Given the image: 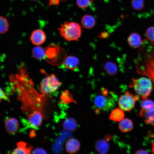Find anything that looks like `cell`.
Masks as SVG:
<instances>
[{
  "mask_svg": "<svg viewBox=\"0 0 154 154\" xmlns=\"http://www.w3.org/2000/svg\"><path fill=\"white\" fill-rule=\"evenodd\" d=\"M62 127L65 129L73 132L77 129L78 125L75 119L72 117H69L64 120L62 124Z\"/></svg>",
  "mask_w": 154,
  "mask_h": 154,
  "instance_id": "16",
  "label": "cell"
},
{
  "mask_svg": "<svg viewBox=\"0 0 154 154\" xmlns=\"http://www.w3.org/2000/svg\"><path fill=\"white\" fill-rule=\"evenodd\" d=\"M60 35L68 41H78L81 37L82 27L78 23L66 21L58 29Z\"/></svg>",
  "mask_w": 154,
  "mask_h": 154,
  "instance_id": "3",
  "label": "cell"
},
{
  "mask_svg": "<svg viewBox=\"0 0 154 154\" xmlns=\"http://www.w3.org/2000/svg\"><path fill=\"white\" fill-rule=\"evenodd\" d=\"M107 96L102 94L96 95L94 97L93 103L97 108L107 111L113 107L114 101L113 99Z\"/></svg>",
  "mask_w": 154,
  "mask_h": 154,
  "instance_id": "7",
  "label": "cell"
},
{
  "mask_svg": "<svg viewBox=\"0 0 154 154\" xmlns=\"http://www.w3.org/2000/svg\"><path fill=\"white\" fill-rule=\"evenodd\" d=\"M109 35V33L106 31H104L101 33L99 36V38H107Z\"/></svg>",
  "mask_w": 154,
  "mask_h": 154,
  "instance_id": "32",
  "label": "cell"
},
{
  "mask_svg": "<svg viewBox=\"0 0 154 154\" xmlns=\"http://www.w3.org/2000/svg\"><path fill=\"white\" fill-rule=\"evenodd\" d=\"M31 0L33 1H37L39 0Z\"/></svg>",
  "mask_w": 154,
  "mask_h": 154,
  "instance_id": "37",
  "label": "cell"
},
{
  "mask_svg": "<svg viewBox=\"0 0 154 154\" xmlns=\"http://www.w3.org/2000/svg\"><path fill=\"white\" fill-rule=\"evenodd\" d=\"M141 106L142 108L147 110H151L154 108V103L150 99H146L141 102Z\"/></svg>",
  "mask_w": 154,
  "mask_h": 154,
  "instance_id": "25",
  "label": "cell"
},
{
  "mask_svg": "<svg viewBox=\"0 0 154 154\" xmlns=\"http://www.w3.org/2000/svg\"><path fill=\"white\" fill-rule=\"evenodd\" d=\"M151 152L153 154H154V142L152 143V150Z\"/></svg>",
  "mask_w": 154,
  "mask_h": 154,
  "instance_id": "34",
  "label": "cell"
},
{
  "mask_svg": "<svg viewBox=\"0 0 154 154\" xmlns=\"http://www.w3.org/2000/svg\"><path fill=\"white\" fill-rule=\"evenodd\" d=\"M76 2L79 7L84 9L86 8L89 6L90 0H76Z\"/></svg>",
  "mask_w": 154,
  "mask_h": 154,
  "instance_id": "28",
  "label": "cell"
},
{
  "mask_svg": "<svg viewBox=\"0 0 154 154\" xmlns=\"http://www.w3.org/2000/svg\"><path fill=\"white\" fill-rule=\"evenodd\" d=\"M105 70L107 74L113 76L116 74L117 71V67L116 65L114 62H108L105 66Z\"/></svg>",
  "mask_w": 154,
  "mask_h": 154,
  "instance_id": "22",
  "label": "cell"
},
{
  "mask_svg": "<svg viewBox=\"0 0 154 154\" xmlns=\"http://www.w3.org/2000/svg\"><path fill=\"white\" fill-rule=\"evenodd\" d=\"M49 1V6L51 5H58L60 3V0H48Z\"/></svg>",
  "mask_w": 154,
  "mask_h": 154,
  "instance_id": "31",
  "label": "cell"
},
{
  "mask_svg": "<svg viewBox=\"0 0 154 154\" xmlns=\"http://www.w3.org/2000/svg\"><path fill=\"white\" fill-rule=\"evenodd\" d=\"M5 124L6 131L11 134L17 133L19 127V121L13 117L7 118L5 121Z\"/></svg>",
  "mask_w": 154,
  "mask_h": 154,
  "instance_id": "9",
  "label": "cell"
},
{
  "mask_svg": "<svg viewBox=\"0 0 154 154\" xmlns=\"http://www.w3.org/2000/svg\"><path fill=\"white\" fill-rule=\"evenodd\" d=\"M147 152L145 150L140 149L137 151L135 154H148Z\"/></svg>",
  "mask_w": 154,
  "mask_h": 154,
  "instance_id": "33",
  "label": "cell"
},
{
  "mask_svg": "<svg viewBox=\"0 0 154 154\" xmlns=\"http://www.w3.org/2000/svg\"><path fill=\"white\" fill-rule=\"evenodd\" d=\"M131 4L133 8L136 10L142 9L144 6L143 0H132Z\"/></svg>",
  "mask_w": 154,
  "mask_h": 154,
  "instance_id": "26",
  "label": "cell"
},
{
  "mask_svg": "<svg viewBox=\"0 0 154 154\" xmlns=\"http://www.w3.org/2000/svg\"><path fill=\"white\" fill-rule=\"evenodd\" d=\"M146 35L149 40L154 43V27H150L147 29Z\"/></svg>",
  "mask_w": 154,
  "mask_h": 154,
  "instance_id": "27",
  "label": "cell"
},
{
  "mask_svg": "<svg viewBox=\"0 0 154 154\" xmlns=\"http://www.w3.org/2000/svg\"><path fill=\"white\" fill-rule=\"evenodd\" d=\"M128 44L131 47L136 48L140 47L141 44V40L138 34L133 33L128 37L127 38Z\"/></svg>",
  "mask_w": 154,
  "mask_h": 154,
  "instance_id": "14",
  "label": "cell"
},
{
  "mask_svg": "<svg viewBox=\"0 0 154 154\" xmlns=\"http://www.w3.org/2000/svg\"><path fill=\"white\" fill-rule=\"evenodd\" d=\"M61 98L64 103L66 104H68L72 102L76 103V102L73 98L72 95L67 90L62 93Z\"/></svg>",
  "mask_w": 154,
  "mask_h": 154,
  "instance_id": "23",
  "label": "cell"
},
{
  "mask_svg": "<svg viewBox=\"0 0 154 154\" xmlns=\"http://www.w3.org/2000/svg\"><path fill=\"white\" fill-rule=\"evenodd\" d=\"M106 139H100L97 141L95 145L96 150L100 153L105 154L109 149V145Z\"/></svg>",
  "mask_w": 154,
  "mask_h": 154,
  "instance_id": "17",
  "label": "cell"
},
{
  "mask_svg": "<svg viewBox=\"0 0 154 154\" xmlns=\"http://www.w3.org/2000/svg\"><path fill=\"white\" fill-rule=\"evenodd\" d=\"M33 57L38 60L44 59L45 56L44 49L40 46L34 48L32 50Z\"/></svg>",
  "mask_w": 154,
  "mask_h": 154,
  "instance_id": "21",
  "label": "cell"
},
{
  "mask_svg": "<svg viewBox=\"0 0 154 154\" xmlns=\"http://www.w3.org/2000/svg\"><path fill=\"white\" fill-rule=\"evenodd\" d=\"M60 1L62 2H64L66 1V0H60Z\"/></svg>",
  "mask_w": 154,
  "mask_h": 154,
  "instance_id": "36",
  "label": "cell"
},
{
  "mask_svg": "<svg viewBox=\"0 0 154 154\" xmlns=\"http://www.w3.org/2000/svg\"><path fill=\"white\" fill-rule=\"evenodd\" d=\"M17 147L11 153V154H28L31 153L33 149L31 145H29L24 142L20 141L17 143Z\"/></svg>",
  "mask_w": 154,
  "mask_h": 154,
  "instance_id": "13",
  "label": "cell"
},
{
  "mask_svg": "<svg viewBox=\"0 0 154 154\" xmlns=\"http://www.w3.org/2000/svg\"><path fill=\"white\" fill-rule=\"evenodd\" d=\"M46 151L42 148H37L33 151V154H46Z\"/></svg>",
  "mask_w": 154,
  "mask_h": 154,
  "instance_id": "29",
  "label": "cell"
},
{
  "mask_svg": "<svg viewBox=\"0 0 154 154\" xmlns=\"http://www.w3.org/2000/svg\"><path fill=\"white\" fill-rule=\"evenodd\" d=\"M139 115L144 119V121L147 124H149L154 127V108L151 110L143 108L140 110Z\"/></svg>",
  "mask_w": 154,
  "mask_h": 154,
  "instance_id": "12",
  "label": "cell"
},
{
  "mask_svg": "<svg viewBox=\"0 0 154 154\" xmlns=\"http://www.w3.org/2000/svg\"><path fill=\"white\" fill-rule=\"evenodd\" d=\"M61 85L55 76L52 74L42 79L40 84V91L45 96L57 91Z\"/></svg>",
  "mask_w": 154,
  "mask_h": 154,
  "instance_id": "5",
  "label": "cell"
},
{
  "mask_svg": "<svg viewBox=\"0 0 154 154\" xmlns=\"http://www.w3.org/2000/svg\"><path fill=\"white\" fill-rule=\"evenodd\" d=\"M80 144L79 141L76 139L71 138L66 141L65 148L66 151L69 153H76L79 150Z\"/></svg>",
  "mask_w": 154,
  "mask_h": 154,
  "instance_id": "11",
  "label": "cell"
},
{
  "mask_svg": "<svg viewBox=\"0 0 154 154\" xmlns=\"http://www.w3.org/2000/svg\"><path fill=\"white\" fill-rule=\"evenodd\" d=\"M44 49L45 56L44 59L52 65H61L67 56L65 50L55 44L52 43Z\"/></svg>",
  "mask_w": 154,
  "mask_h": 154,
  "instance_id": "2",
  "label": "cell"
},
{
  "mask_svg": "<svg viewBox=\"0 0 154 154\" xmlns=\"http://www.w3.org/2000/svg\"><path fill=\"white\" fill-rule=\"evenodd\" d=\"M129 86L133 88L135 92L142 100L146 99L150 96L153 88L151 80L145 77L138 79L133 78Z\"/></svg>",
  "mask_w": 154,
  "mask_h": 154,
  "instance_id": "4",
  "label": "cell"
},
{
  "mask_svg": "<svg viewBox=\"0 0 154 154\" xmlns=\"http://www.w3.org/2000/svg\"><path fill=\"white\" fill-rule=\"evenodd\" d=\"M119 129L123 132H127L132 129L133 124L132 121L128 118H124L121 121L119 124Z\"/></svg>",
  "mask_w": 154,
  "mask_h": 154,
  "instance_id": "19",
  "label": "cell"
},
{
  "mask_svg": "<svg viewBox=\"0 0 154 154\" xmlns=\"http://www.w3.org/2000/svg\"><path fill=\"white\" fill-rule=\"evenodd\" d=\"M139 97L138 95L134 96L130 92L127 91L119 97V107L124 111L129 112L134 108L136 101L138 100Z\"/></svg>",
  "mask_w": 154,
  "mask_h": 154,
  "instance_id": "6",
  "label": "cell"
},
{
  "mask_svg": "<svg viewBox=\"0 0 154 154\" xmlns=\"http://www.w3.org/2000/svg\"><path fill=\"white\" fill-rule=\"evenodd\" d=\"M0 100L4 99L9 102L10 100L7 95L5 94L4 92L1 88H0Z\"/></svg>",
  "mask_w": 154,
  "mask_h": 154,
  "instance_id": "30",
  "label": "cell"
},
{
  "mask_svg": "<svg viewBox=\"0 0 154 154\" xmlns=\"http://www.w3.org/2000/svg\"><path fill=\"white\" fill-rule=\"evenodd\" d=\"M79 63V60L77 57L74 56H67L63 64L66 68L73 70L78 67Z\"/></svg>",
  "mask_w": 154,
  "mask_h": 154,
  "instance_id": "15",
  "label": "cell"
},
{
  "mask_svg": "<svg viewBox=\"0 0 154 154\" xmlns=\"http://www.w3.org/2000/svg\"><path fill=\"white\" fill-rule=\"evenodd\" d=\"M9 78L11 88L22 102V110L27 117L36 112L42 113L41 103L44 96L35 89L25 65L21 64L18 68L17 72L10 74Z\"/></svg>",
  "mask_w": 154,
  "mask_h": 154,
  "instance_id": "1",
  "label": "cell"
},
{
  "mask_svg": "<svg viewBox=\"0 0 154 154\" xmlns=\"http://www.w3.org/2000/svg\"><path fill=\"white\" fill-rule=\"evenodd\" d=\"M46 36L44 31L40 29L33 31L31 35V40L32 43L36 45L42 44L46 40Z\"/></svg>",
  "mask_w": 154,
  "mask_h": 154,
  "instance_id": "8",
  "label": "cell"
},
{
  "mask_svg": "<svg viewBox=\"0 0 154 154\" xmlns=\"http://www.w3.org/2000/svg\"><path fill=\"white\" fill-rule=\"evenodd\" d=\"M147 136L149 137L153 138L154 137V133H150L148 134Z\"/></svg>",
  "mask_w": 154,
  "mask_h": 154,
  "instance_id": "35",
  "label": "cell"
},
{
  "mask_svg": "<svg viewBox=\"0 0 154 154\" xmlns=\"http://www.w3.org/2000/svg\"><path fill=\"white\" fill-rule=\"evenodd\" d=\"M121 109L116 108L111 112L109 118L110 119L116 121H119L123 119L124 117V113Z\"/></svg>",
  "mask_w": 154,
  "mask_h": 154,
  "instance_id": "20",
  "label": "cell"
},
{
  "mask_svg": "<svg viewBox=\"0 0 154 154\" xmlns=\"http://www.w3.org/2000/svg\"><path fill=\"white\" fill-rule=\"evenodd\" d=\"M81 23L82 26L86 29H91L94 27L96 24V21L92 16L86 15L82 17Z\"/></svg>",
  "mask_w": 154,
  "mask_h": 154,
  "instance_id": "18",
  "label": "cell"
},
{
  "mask_svg": "<svg viewBox=\"0 0 154 154\" xmlns=\"http://www.w3.org/2000/svg\"><path fill=\"white\" fill-rule=\"evenodd\" d=\"M9 27L8 22L6 18L1 16L0 17V33L4 34L8 30Z\"/></svg>",
  "mask_w": 154,
  "mask_h": 154,
  "instance_id": "24",
  "label": "cell"
},
{
  "mask_svg": "<svg viewBox=\"0 0 154 154\" xmlns=\"http://www.w3.org/2000/svg\"><path fill=\"white\" fill-rule=\"evenodd\" d=\"M43 116L40 112H35L28 117V121L30 127L33 128H37L41 123Z\"/></svg>",
  "mask_w": 154,
  "mask_h": 154,
  "instance_id": "10",
  "label": "cell"
}]
</instances>
